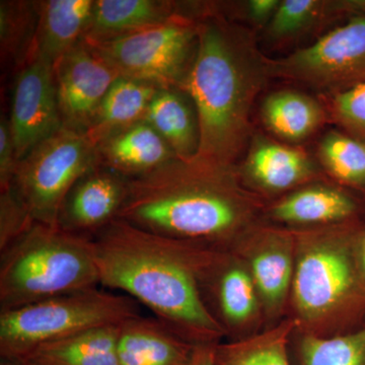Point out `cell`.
Returning <instances> with one entry per match:
<instances>
[{"mask_svg":"<svg viewBox=\"0 0 365 365\" xmlns=\"http://www.w3.org/2000/svg\"><path fill=\"white\" fill-rule=\"evenodd\" d=\"M100 285L143 304L195 345L223 333L204 304L197 279V242L170 239L117 218L93 237Z\"/></svg>","mask_w":365,"mask_h":365,"instance_id":"1","label":"cell"},{"mask_svg":"<svg viewBox=\"0 0 365 365\" xmlns=\"http://www.w3.org/2000/svg\"><path fill=\"white\" fill-rule=\"evenodd\" d=\"M269 76L267 60L249 33L205 4L195 56L181 88L198 119L195 158L234 165L248 141L252 106Z\"/></svg>","mask_w":365,"mask_h":365,"instance_id":"2","label":"cell"},{"mask_svg":"<svg viewBox=\"0 0 365 365\" xmlns=\"http://www.w3.org/2000/svg\"><path fill=\"white\" fill-rule=\"evenodd\" d=\"M248 215V204L234 165L194 158H175L128 180L118 218L170 239L218 241L234 234Z\"/></svg>","mask_w":365,"mask_h":365,"instance_id":"3","label":"cell"},{"mask_svg":"<svg viewBox=\"0 0 365 365\" xmlns=\"http://www.w3.org/2000/svg\"><path fill=\"white\" fill-rule=\"evenodd\" d=\"M98 285L91 237L35 222L0 251V312Z\"/></svg>","mask_w":365,"mask_h":365,"instance_id":"4","label":"cell"},{"mask_svg":"<svg viewBox=\"0 0 365 365\" xmlns=\"http://www.w3.org/2000/svg\"><path fill=\"white\" fill-rule=\"evenodd\" d=\"M135 300L98 287L0 312V354L18 359L47 343L139 316Z\"/></svg>","mask_w":365,"mask_h":365,"instance_id":"5","label":"cell"},{"mask_svg":"<svg viewBox=\"0 0 365 365\" xmlns=\"http://www.w3.org/2000/svg\"><path fill=\"white\" fill-rule=\"evenodd\" d=\"M197 42L198 19L179 14L116 39L88 44L121 78L181 90Z\"/></svg>","mask_w":365,"mask_h":365,"instance_id":"6","label":"cell"},{"mask_svg":"<svg viewBox=\"0 0 365 365\" xmlns=\"http://www.w3.org/2000/svg\"><path fill=\"white\" fill-rule=\"evenodd\" d=\"M98 165L96 146L88 136L62 127L21 158L11 187L34 222L58 227L67 194Z\"/></svg>","mask_w":365,"mask_h":365,"instance_id":"7","label":"cell"},{"mask_svg":"<svg viewBox=\"0 0 365 365\" xmlns=\"http://www.w3.org/2000/svg\"><path fill=\"white\" fill-rule=\"evenodd\" d=\"M316 240L300 255L292 279L295 306L304 319L323 318L345 307H365V287L360 277L355 237Z\"/></svg>","mask_w":365,"mask_h":365,"instance_id":"8","label":"cell"},{"mask_svg":"<svg viewBox=\"0 0 365 365\" xmlns=\"http://www.w3.org/2000/svg\"><path fill=\"white\" fill-rule=\"evenodd\" d=\"M267 62L270 76L300 81L331 95L365 83V13L350 16L313 45Z\"/></svg>","mask_w":365,"mask_h":365,"instance_id":"9","label":"cell"},{"mask_svg":"<svg viewBox=\"0 0 365 365\" xmlns=\"http://www.w3.org/2000/svg\"><path fill=\"white\" fill-rule=\"evenodd\" d=\"M62 125L86 134L118 73L81 39L54 64Z\"/></svg>","mask_w":365,"mask_h":365,"instance_id":"10","label":"cell"},{"mask_svg":"<svg viewBox=\"0 0 365 365\" xmlns=\"http://www.w3.org/2000/svg\"><path fill=\"white\" fill-rule=\"evenodd\" d=\"M9 119L19 162L63 127L57 102L54 68L49 61L32 54L19 71Z\"/></svg>","mask_w":365,"mask_h":365,"instance_id":"11","label":"cell"},{"mask_svg":"<svg viewBox=\"0 0 365 365\" xmlns=\"http://www.w3.org/2000/svg\"><path fill=\"white\" fill-rule=\"evenodd\" d=\"M128 180L100 165L91 170L64 199L58 227L93 239L117 220L126 199Z\"/></svg>","mask_w":365,"mask_h":365,"instance_id":"12","label":"cell"},{"mask_svg":"<svg viewBox=\"0 0 365 365\" xmlns=\"http://www.w3.org/2000/svg\"><path fill=\"white\" fill-rule=\"evenodd\" d=\"M195 347L155 318L139 314L118 327V365H191Z\"/></svg>","mask_w":365,"mask_h":365,"instance_id":"13","label":"cell"},{"mask_svg":"<svg viewBox=\"0 0 365 365\" xmlns=\"http://www.w3.org/2000/svg\"><path fill=\"white\" fill-rule=\"evenodd\" d=\"M98 165L127 179L143 176L178 158L146 120L113 132L96 144Z\"/></svg>","mask_w":365,"mask_h":365,"instance_id":"14","label":"cell"},{"mask_svg":"<svg viewBox=\"0 0 365 365\" xmlns=\"http://www.w3.org/2000/svg\"><path fill=\"white\" fill-rule=\"evenodd\" d=\"M188 14L186 2L170 0H95L83 39L91 44L116 39Z\"/></svg>","mask_w":365,"mask_h":365,"instance_id":"15","label":"cell"},{"mask_svg":"<svg viewBox=\"0 0 365 365\" xmlns=\"http://www.w3.org/2000/svg\"><path fill=\"white\" fill-rule=\"evenodd\" d=\"M37 2L38 26L32 54L54 64L83 39L95 0Z\"/></svg>","mask_w":365,"mask_h":365,"instance_id":"16","label":"cell"},{"mask_svg":"<svg viewBox=\"0 0 365 365\" xmlns=\"http://www.w3.org/2000/svg\"><path fill=\"white\" fill-rule=\"evenodd\" d=\"M148 122L169 144L178 158L192 160L199 148L198 119L193 103L180 88H158L151 101Z\"/></svg>","mask_w":365,"mask_h":365,"instance_id":"17","label":"cell"},{"mask_svg":"<svg viewBox=\"0 0 365 365\" xmlns=\"http://www.w3.org/2000/svg\"><path fill=\"white\" fill-rule=\"evenodd\" d=\"M118 327H101L47 343L16 360L23 365H118Z\"/></svg>","mask_w":365,"mask_h":365,"instance_id":"18","label":"cell"},{"mask_svg":"<svg viewBox=\"0 0 365 365\" xmlns=\"http://www.w3.org/2000/svg\"><path fill=\"white\" fill-rule=\"evenodd\" d=\"M158 86L119 76L98 107L86 135L93 145L113 132L145 120Z\"/></svg>","mask_w":365,"mask_h":365,"instance_id":"19","label":"cell"},{"mask_svg":"<svg viewBox=\"0 0 365 365\" xmlns=\"http://www.w3.org/2000/svg\"><path fill=\"white\" fill-rule=\"evenodd\" d=\"M245 170L259 186L280 191L311 177L314 165L304 151L266 138H256L245 163Z\"/></svg>","mask_w":365,"mask_h":365,"instance_id":"20","label":"cell"},{"mask_svg":"<svg viewBox=\"0 0 365 365\" xmlns=\"http://www.w3.org/2000/svg\"><path fill=\"white\" fill-rule=\"evenodd\" d=\"M262 118L269 130L281 138L300 141L318 130L326 112L318 101L297 91L269 95L262 106Z\"/></svg>","mask_w":365,"mask_h":365,"instance_id":"21","label":"cell"},{"mask_svg":"<svg viewBox=\"0 0 365 365\" xmlns=\"http://www.w3.org/2000/svg\"><path fill=\"white\" fill-rule=\"evenodd\" d=\"M351 197L340 190L311 187L292 194L273 208V216L288 223L342 222L356 212Z\"/></svg>","mask_w":365,"mask_h":365,"instance_id":"22","label":"cell"},{"mask_svg":"<svg viewBox=\"0 0 365 365\" xmlns=\"http://www.w3.org/2000/svg\"><path fill=\"white\" fill-rule=\"evenodd\" d=\"M38 26L37 2L0 1V49L2 62L21 68L35 44Z\"/></svg>","mask_w":365,"mask_h":365,"instance_id":"23","label":"cell"},{"mask_svg":"<svg viewBox=\"0 0 365 365\" xmlns=\"http://www.w3.org/2000/svg\"><path fill=\"white\" fill-rule=\"evenodd\" d=\"M292 323L287 322L255 337L215 345L216 365H292L287 355Z\"/></svg>","mask_w":365,"mask_h":365,"instance_id":"24","label":"cell"},{"mask_svg":"<svg viewBox=\"0 0 365 365\" xmlns=\"http://www.w3.org/2000/svg\"><path fill=\"white\" fill-rule=\"evenodd\" d=\"M318 155L336 180L365 189V141L345 132L331 131L322 138Z\"/></svg>","mask_w":365,"mask_h":365,"instance_id":"25","label":"cell"},{"mask_svg":"<svg viewBox=\"0 0 365 365\" xmlns=\"http://www.w3.org/2000/svg\"><path fill=\"white\" fill-rule=\"evenodd\" d=\"M299 360L300 365H365V325L335 337L306 336Z\"/></svg>","mask_w":365,"mask_h":365,"instance_id":"26","label":"cell"},{"mask_svg":"<svg viewBox=\"0 0 365 365\" xmlns=\"http://www.w3.org/2000/svg\"><path fill=\"white\" fill-rule=\"evenodd\" d=\"M254 257L252 278L262 297L270 307H278L287 297L294 279L292 257L280 244L270 245Z\"/></svg>","mask_w":365,"mask_h":365,"instance_id":"27","label":"cell"},{"mask_svg":"<svg viewBox=\"0 0 365 365\" xmlns=\"http://www.w3.org/2000/svg\"><path fill=\"white\" fill-rule=\"evenodd\" d=\"M334 2L321 0H284L281 1L272 20L269 23L271 39H289L304 32L321 21Z\"/></svg>","mask_w":365,"mask_h":365,"instance_id":"28","label":"cell"},{"mask_svg":"<svg viewBox=\"0 0 365 365\" xmlns=\"http://www.w3.org/2000/svg\"><path fill=\"white\" fill-rule=\"evenodd\" d=\"M329 113L345 133L365 141V83L332 93Z\"/></svg>","mask_w":365,"mask_h":365,"instance_id":"29","label":"cell"},{"mask_svg":"<svg viewBox=\"0 0 365 365\" xmlns=\"http://www.w3.org/2000/svg\"><path fill=\"white\" fill-rule=\"evenodd\" d=\"M35 223L28 209L11 188L0 191V251Z\"/></svg>","mask_w":365,"mask_h":365,"instance_id":"30","label":"cell"},{"mask_svg":"<svg viewBox=\"0 0 365 365\" xmlns=\"http://www.w3.org/2000/svg\"><path fill=\"white\" fill-rule=\"evenodd\" d=\"M19 165L9 118L0 119V191L11 188Z\"/></svg>","mask_w":365,"mask_h":365,"instance_id":"31","label":"cell"},{"mask_svg":"<svg viewBox=\"0 0 365 365\" xmlns=\"http://www.w3.org/2000/svg\"><path fill=\"white\" fill-rule=\"evenodd\" d=\"M280 2L279 0H252L248 4L250 18L256 23L272 20Z\"/></svg>","mask_w":365,"mask_h":365,"instance_id":"32","label":"cell"},{"mask_svg":"<svg viewBox=\"0 0 365 365\" xmlns=\"http://www.w3.org/2000/svg\"><path fill=\"white\" fill-rule=\"evenodd\" d=\"M215 345H196L191 365H216Z\"/></svg>","mask_w":365,"mask_h":365,"instance_id":"33","label":"cell"},{"mask_svg":"<svg viewBox=\"0 0 365 365\" xmlns=\"http://www.w3.org/2000/svg\"><path fill=\"white\" fill-rule=\"evenodd\" d=\"M355 255H356L357 265H359L360 277L365 287V228L357 230L355 237Z\"/></svg>","mask_w":365,"mask_h":365,"instance_id":"34","label":"cell"},{"mask_svg":"<svg viewBox=\"0 0 365 365\" xmlns=\"http://www.w3.org/2000/svg\"><path fill=\"white\" fill-rule=\"evenodd\" d=\"M0 365H23V364H21V362L16 359H2V357H1V362H0Z\"/></svg>","mask_w":365,"mask_h":365,"instance_id":"35","label":"cell"}]
</instances>
